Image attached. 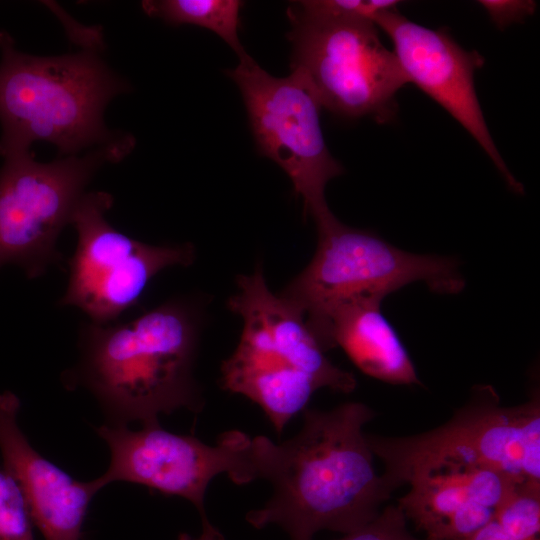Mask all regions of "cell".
Listing matches in <instances>:
<instances>
[{"label":"cell","mask_w":540,"mask_h":540,"mask_svg":"<svg viewBox=\"0 0 540 540\" xmlns=\"http://www.w3.org/2000/svg\"><path fill=\"white\" fill-rule=\"evenodd\" d=\"M375 416L361 402L307 407L297 435L280 444L267 438L260 479L273 494L246 521L257 529L278 525L290 540H313L319 531L346 534L375 519L393 494L364 432Z\"/></svg>","instance_id":"obj_1"},{"label":"cell","mask_w":540,"mask_h":540,"mask_svg":"<svg viewBox=\"0 0 540 540\" xmlns=\"http://www.w3.org/2000/svg\"><path fill=\"white\" fill-rule=\"evenodd\" d=\"M198 335L197 312L184 300L126 323H84L79 360L62 382L88 390L111 425L159 423L161 414L181 408L200 412L203 398L193 375Z\"/></svg>","instance_id":"obj_2"},{"label":"cell","mask_w":540,"mask_h":540,"mask_svg":"<svg viewBox=\"0 0 540 540\" xmlns=\"http://www.w3.org/2000/svg\"><path fill=\"white\" fill-rule=\"evenodd\" d=\"M0 52L3 158L31 153L38 141L53 144L66 157L131 137H117L104 123L107 104L127 84L93 51L33 56L18 51L12 37L0 31Z\"/></svg>","instance_id":"obj_3"},{"label":"cell","mask_w":540,"mask_h":540,"mask_svg":"<svg viewBox=\"0 0 540 540\" xmlns=\"http://www.w3.org/2000/svg\"><path fill=\"white\" fill-rule=\"evenodd\" d=\"M237 287L228 306L241 316L243 329L221 365L223 389L256 403L281 434L317 390L347 394L356 388L354 375L327 358L304 317L271 292L260 267L240 275Z\"/></svg>","instance_id":"obj_4"},{"label":"cell","mask_w":540,"mask_h":540,"mask_svg":"<svg viewBox=\"0 0 540 540\" xmlns=\"http://www.w3.org/2000/svg\"><path fill=\"white\" fill-rule=\"evenodd\" d=\"M394 492L414 478L440 469L483 467L519 483L540 484V393L504 406L490 385H475L468 400L445 423L400 437L368 435Z\"/></svg>","instance_id":"obj_5"},{"label":"cell","mask_w":540,"mask_h":540,"mask_svg":"<svg viewBox=\"0 0 540 540\" xmlns=\"http://www.w3.org/2000/svg\"><path fill=\"white\" fill-rule=\"evenodd\" d=\"M313 219L315 254L279 296L304 317L317 342L330 315L353 301L384 299L414 282L447 295L465 287L455 258L404 251L374 233L345 225L330 209Z\"/></svg>","instance_id":"obj_6"},{"label":"cell","mask_w":540,"mask_h":540,"mask_svg":"<svg viewBox=\"0 0 540 540\" xmlns=\"http://www.w3.org/2000/svg\"><path fill=\"white\" fill-rule=\"evenodd\" d=\"M291 71L310 84L322 108L346 118L390 122L408 81L370 20L314 13L299 1L287 10Z\"/></svg>","instance_id":"obj_7"},{"label":"cell","mask_w":540,"mask_h":540,"mask_svg":"<svg viewBox=\"0 0 540 540\" xmlns=\"http://www.w3.org/2000/svg\"><path fill=\"white\" fill-rule=\"evenodd\" d=\"M134 140L99 147L84 156L49 163L28 153L4 158L0 169V268L21 267L28 278L42 276L61 262L57 240L85 194V187L106 161L117 162Z\"/></svg>","instance_id":"obj_8"},{"label":"cell","mask_w":540,"mask_h":540,"mask_svg":"<svg viewBox=\"0 0 540 540\" xmlns=\"http://www.w3.org/2000/svg\"><path fill=\"white\" fill-rule=\"evenodd\" d=\"M96 433L109 447L110 463L93 479L98 491L112 482L146 486L164 495L190 501L206 516L204 499L210 482L225 473L237 485L260 479L264 436L239 430L221 433L215 445L193 435L176 434L160 423L132 430L128 425L103 424Z\"/></svg>","instance_id":"obj_9"},{"label":"cell","mask_w":540,"mask_h":540,"mask_svg":"<svg viewBox=\"0 0 540 540\" xmlns=\"http://www.w3.org/2000/svg\"><path fill=\"white\" fill-rule=\"evenodd\" d=\"M226 74L240 89L259 153L288 175L305 214L314 218L328 210L326 185L344 168L325 143L323 108L308 81L297 71L270 75L250 56Z\"/></svg>","instance_id":"obj_10"},{"label":"cell","mask_w":540,"mask_h":540,"mask_svg":"<svg viewBox=\"0 0 540 540\" xmlns=\"http://www.w3.org/2000/svg\"><path fill=\"white\" fill-rule=\"evenodd\" d=\"M112 205L113 197L104 191L85 192L79 200L71 218L77 245L59 301L96 324L116 322L160 271L189 266L195 258L191 244L150 245L121 233L105 217Z\"/></svg>","instance_id":"obj_11"},{"label":"cell","mask_w":540,"mask_h":540,"mask_svg":"<svg viewBox=\"0 0 540 540\" xmlns=\"http://www.w3.org/2000/svg\"><path fill=\"white\" fill-rule=\"evenodd\" d=\"M393 44V52L408 81L444 108L478 143L509 188L523 193L499 153L482 112L474 84L484 58L463 49L445 29L417 24L397 11H383L374 21Z\"/></svg>","instance_id":"obj_12"},{"label":"cell","mask_w":540,"mask_h":540,"mask_svg":"<svg viewBox=\"0 0 540 540\" xmlns=\"http://www.w3.org/2000/svg\"><path fill=\"white\" fill-rule=\"evenodd\" d=\"M19 398L0 393V452L4 471L18 485L32 520L46 540H80L89 504L99 492L46 459L17 423Z\"/></svg>","instance_id":"obj_13"},{"label":"cell","mask_w":540,"mask_h":540,"mask_svg":"<svg viewBox=\"0 0 540 540\" xmlns=\"http://www.w3.org/2000/svg\"><path fill=\"white\" fill-rule=\"evenodd\" d=\"M520 484L491 468L440 469L411 480L396 505L426 540H464L492 521Z\"/></svg>","instance_id":"obj_14"},{"label":"cell","mask_w":540,"mask_h":540,"mask_svg":"<svg viewBox=\"0 0 540 540\" xmlns=\"http://www.w3.org/2000/svg\"><path fill=\"white\" fill-rule=\"evenodd\" d=\"M382 298H363L339 307L318 339L326 352L341 347L364 374L397 385H422L392 325L381 312Z\"/></svg>","instance_id":"obj_15"},{"label":"cell","mask_w":540,"mask_h":540,"mask_svg":"<svg viewBox=\"0 0 540 540\" xmlns=\"http://www.w3.org/2000/svg\"><path fill=\"white\" fill-rule=\"evenodd\" d=\"M237 0H148L142 8L151 17H157L174 26L196 25L211 30L222 38L237 54L239 60L249 55L239 39L240 10Z\"/></svg>","instance_id":"obj_16"},{"label":"cell","mask_w":540,"mask_h":540,"mask_svg":"<svg viewBox=\"0 0 540 540\" xmlns=\"http://www.w3.org/2000/svg\"><path fill=\"white\" fill-rule=\"evenodd\" d=\"M494 519L511 540H540V484L518 485L500 504Z\"/></svg>","instance_id":"obj_17"},{"label":"cell","mask_w":540,"mask_h":540,"mask_svg":"<svg viewBox=\"0 0 540 540\" xmlns=\"http://www.w3.org/2000/svg\"><path fill=\"white\" fill-rule=\"evenodd\" d=\"M25 499L12 477L0 470V540H34Z\"/></svg>","instance_id":"obj_18"},{"label":"cell","mask_w":540,"mask_h":540,"mask_svg":"<svg viewBox=\"0 0 540 540\" xmlns=\"http://www.w3.org/2000/svg\"><path fill=\"white\" fill-rule=\"evenodd\" d=\"M336 540H426L415 536L397 505L386 504L379 515L364 526Z\"/></svg>","instance_id":"obj_19"},{"label":"cell","mask_w":540,"mask_h":540,"mask_svg":"<svg viewBox=\"0 0 540 540\" xmlns=\"http://www.w3.org/2000/svg\"><path fill=\"white\" fill-rule=\"evenodd\" d=\"M299 2L303 7L317 14L366 19L372 22L378 14L395 9L399 4V1L396 0H307Z\"/></svg>","instance_id":"obj_20"},{"label":"cell","mask_w":540,"mask_h":540,"mask_svg":"<svg viewBox=\"0 0 540 540\" xmlns=\"http://www.w3.org/2000/svg\"><path fill=\"white\" fill-rule=\"evenodd\" d=\"M479 3L492 22L500 29L524 20L532 15L536 9L534 1L481 0Z\"/></svg>","instance_id":"obj_21"},{"label":"cell","mask_w":540,"mask_h":540,"mask_svg":"<svg viewBox=\"0 0 540 540\" xmlns=\"http://www.w3.org/2000/svg\"><path fill=\"white\" fill-rule=\"evenodd\" d=\"M464 540H511V538L493 519Z\"/></svg>","instance_id":"obj_22"},{"label":"cell","mask_w":540,"mask_h":540,"mask_svg":"<svg viewBox=\"0 0 540 540\" xmlns=\"http://www.w3.org/2000/svg\"><path fill=\"white\" fill-rule=\"evenodd\" d=\"M202 531L198 537H192L189 534L182 533L178 540H224L223 535L214 527L207 516L201 517Z\"/></svg>","instance_id":"obj_23"}]
</instances>
